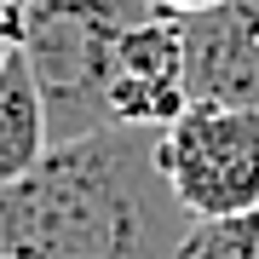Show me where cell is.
Instances as JSON below:
<instances>
[{
    "label": "cell",
    "instance_id": "cell-6",
    "mask_svg": "<svg viewBox=\"0 0 259 259\" xmlns=\"http://www.w3.org/2000/svg\"><path fill=\"white\" fill-rule=\"evenodd\" d=\"M185 253H190V259H259V207L196 225Z\"/></svg>",
    "mask_w": 259,
    "mask_h": 259
},
{
    "label": "cell",
    "instance_id": "cell-8",
    "mask_svg": "<svg viewBox=\"0 0 259 259\" xmlns=\"http://www.w3.org/2000/svg\"><path fill=\"white\" fill-rule=\"evenodd\" d=\"M150 12H161V18H196V12L219 6V0H144Z\"/></svg>",
    "mask_w": 259,
    "mask_h": 259
},
{
    "label": "cell",
    "instance_id": "cell-10",
    "mask_svg": "<svg viewBox=\"0 0 259 259\" xmlns=\"http://www.w3.org/2000/svg\"><path fill=\"white\" fill-rule=\"evenodd\" d=\"M185 259H190V253H185Z\"/></svg>",
    "mask_w": 259,
    "mask_h": 259
},
{
    "label": "cell",
    "instance_id": "cell-3",
    "mask_svg": "<svg viewBox=\"0 0 259 259\" xmlns=\"http://www.w3.org/2000/svg\"><path fill=\"white\" fill-rule=\"evenodd\" d=\"M190 110V81H185V40L179 18L139 12L115 35L110 75H104V127H144L161 133L167 121Z\"/></svg>",
    "mask_w": 259,
    "mask_h": 259
},
{
    "label": "cell",
    "instance_id": "cell-1",
    "mask_svg": "<svg viewBox=\"0 0 259 259\" xmlns=\"http://www.w3.org/2000/svg\"><path fill=\"white\" fill-rule=\"evenodd\" d=\"M190 231L196 213L173 196L144 127L52 144L0 190V248L18 259H185Z\"/></svg>",
    "mask_w": 259,
    "mask_h": 259
},
{
    "label": "cell",
    "instance_id": "cell-9",
    "mask_svg": "<svg viewBox=\"0 0 259 259\" xmlns=\"http://www.w3.org/2000/svg\"><path fill=\"white\" fill-rule=\"evenodd\" d=\"M0 259H18V253H6V248H0Z\"/></svg>",
    "mask_w": 259,
    "mask_h": 259
},
{
    "label": "cell",
    "instance_id": "cell-7",
    "mask_svg": "<svg viewBox=\"0 0 259 259\" xmlns=\"http://www.w3.org/2000/svg\"><path fill=\"white\" fill-rule=\"evenodd\" d=\"M23 47V18H18V0H0V69L12 64V52Z\"/></svg>",
    "mask_w": 259,
    "mask_h": 259
},
{
    "label": "cell",
    "instance_id": "cell-4",
    "mask_svg": "<svg viewBox=\"0 0 259 259\" xmlns=\"http://www.w3.org/2000/svg\"><path fill=\"white\" fill-rule=\"evenodd\" d=\"M179 40L190 104L259 110V0H219L196 18H179Z\"/></svg>",
    "mask_w": 259,
    "mask_h": 259
},
{
    "label": "cell",
    "instance_id": "cell-2",
    "mask_svg": "<svg viewBox=\"0 0 259 259\" xmlns=\"http://www.w3.org/2000/svg\"><path fill=\"white\" fill-rule=\"evenodd\" d=\"M156 156L173 196L196 213V225L259 207V110L190 104L156 133Z\"/></svg>",
    "mask_w": 259,
    "mask_h": 259
},
{
    "label": "cell",
    "instance_id": "cell-5",
    "mask_svg": "<svg viewBox=\"0 0 259 259\" xmlns=\"http://www.w3.org/2000/svg\"><path fill=\"white\" fill-rule=\"evenodd\" d=\"M47 150H52L47 98H40V81H35L29 52L18 47L12 64L0 69V190L18 185L23 173H35Z\"/></svg>",
    "mask_w": 259,
    "mask_h": 259
}]
</instances>
